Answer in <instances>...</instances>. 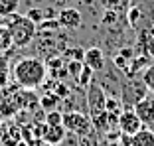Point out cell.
Returning <instances> with one entry per match:
<instances>
[{"label":"cell","instance_id":"1","mask_svg":"<svg viewBox=\"0 0 154 146\" xmlns=\"http://www.w3.org/2000/svg\"><path fill=\"white\" fill-rule=\"evenodd\" d=\"M12 77L20 89H36L48 77V65L40 57H22L14 63Z\"/></svg>","mask_w":154,"mask_h":146},{"label":"cell","instance_id":"2","mask_svg":"<svg viewBox=\"0 0 154 146\" xmlns=\"http://www.w3.org/2000/svg\"><path fill=\"white\" fill-rule=\"evenodd\" d=\"M2 24H4L10 30V34H12L14 47H26L30 41H34V38H36V34H38V24H34L28 16H20V14H16V12L6 16V20Z\"/></svg>","mask_w":154,"mask_h":146},{"label":"cell","instance_id":"3","mask_svg":"<svg viewBox=\"0 0 154 146\" xmlns=\"http://www.w3.org/2000/svg\"><path fill=\"white\" fill-rule=\"evenodd\" d=\"M61 124H63L65 130H69L71 134H75L77 138L85 136L87 132L93 130V124H91V119L87 114L79 113V111H65L63 119H61Z\"/></svg>","mask_w":154,"mask_h":146},{"label":"cell","instance_id":"4","mask_svg":"<svg viewBox=\"0 0 154 146\" xmlns=\"http://www.w3.org/2000/svg\"><path fill=\"white\" fill-rule=\"evenodd\" d=\"M87 109H89L91 119L101 114L103 111H107V95H105L103 87L93 79V81L87 85Z\"/></svg>","mask_w":154,"mask_h":146},{"label":"cell","instance_id":"5","mask_svg":"<svg viewBox=\"0 0 154 146\" xmlns=\"http://www.w3.org/2000/svg\"><path fill=\"white\" fill-rule=\"evenodd\" d=\"M148 95V89L146 85L142 83V79H128L127 83H122V101L127 103V109H132V107L138 103L140 99Z\"/></svg>","mask_w":154,"mask_h":146},{"label":"cell","instance_id":"6","mask_svg":"<svg viewBox=\"0 0 154 146\" xmlns=\"http://www.w3.org/2000/svg\"><path fill=\"white\" fill-rule=\"evenodd\" d=\"M142 128V123L138 119V114L134 113V109H125L119 113V130L122 136H132Z\"/></svg>","mask_w":154,"mask_h":146},{"label":"cell","instance_id":"7","mask_svg":"<svg viewBox=\"0 0 154 146\" xmlns=\"http://www.w3.org/2000/svg\"><path fill=\"white\" fill-rule=\"evenodd\" d=\"M132 109L138 114L142 126H146L148 130L154 132V95H146L144 99H140Z\"/></svg>","mask_w":154,"mask_h":146},{"label":"cell","instance_id":"8","mask_svg":"<svg viewBox=\"0 0 154 146\" xmlns=\"http://www.w3.org/2000/svg\"><path fill=\"white\" fill-rule=\"evenodd\" d=\"M40 136L45 144L55 146V144H61L65 140V128L63 124H57V126H51V124H44L40 128Z\"/></svg>","mask_w":154,"mask_h":146},{"label":"cell","instance_id":"9","mask_svg":"<svg viewBox=\"0 0 154 146\" xmlns=\"http://www.w3.org/2000/svg\"><path fill=\"white\" fill-rule=\"evenodd\" d=\"M136 50H138L140 55L154 57V34L150 32L148 28H146V30H140V34L136 38Z\"/></svg>","mask_w":154,"mask_h":146},{"label":"cell","instance_id":"10","mask_svg":"<svg viewBox=\"0 0 154 146\" xmlns=\"http://www.w3.org/2000/svg\"><path fill=\"white\" fill-rule=\"evenodd\" d=\"M22 111L18 101V93H12V95L0 97V117H14Z\"/></svg>","mask_w":154,"mask_h":146},{"label":"cell","instance_id":"11","mask_svg":"<svg viewBox=\"0 0 154 146\" xmlns=\"http://www.w3.org/2000/svg\"><path fill=\"white\" fill-rule=\"evenodd\" d=\"M83 63L87 67H91L93 71H103L105 69V55L99 47H89L85 50V57H83Z\"/></svg>","mask_w":154,"mask_h":146},{"label":"cell","instance_id":"12","mask_svg":"<svg viewBox=\"0 0 154 146\" xmlns=\"http://www.w3.org/2000/svg\"><path fill=\"white\" fill-rule=\"evenodd\" d=\"M57 22L63 28H77L81 26V14L75 8H65L57 14Z\"/></svg>","mask_w":154,"mask_h":146},{"label":"cell","instance_id":"13","mask_svg":"<svg viewBox=\"0 0 154 146\" xmlns=\"http://www.w3.org/2000/svg\"><path fill=\"white\" fill-rule=\"evenodd\" d=\"M128 146H154V132L142 126L132 136H128Z\"/></svg>","mask_w":154,"mask_h":146},{"label":"cell","instance_id":"14","mask_svg":"<svg viewBox=\"0 0 154 146\" xmlns=\"http://www.w3.org/2000/svg\"><path fill=\"white\" fill-rule=\"evenodd\" d=\"M109 120H111L109 111H103L101 114H97V117H93V119H91V124H93V128H95L99 134H103V132H107V130H109Z\"/></svg>","mask_w":154,"mask_h":146},{"label":"cell","instance_id":"15","mask_svg":"<svg viewBox=\"0 0 154 146\" xmlns=\"http://www.w3.org/2000/svg\"><path fill=\"white\" fill-rule=\"evenodd\" d=\"M12 34L10 30L4 26V24H0V53H8L12 50Z\"/></svg>","mask_w":154,"mask_h":146},{"label":"cell","instance_id":"16","mask_svg":"<svg viewBox=\"0 0 154 146\" xmlns=\"http://www.w3.org/2000/svg\"><path fill=\"white\" fill-rule=\"evenodd\" d=\"M10 79V63L8 53H0V87H6Z\"/></svg>","mask_w":154,"mask_h":146},{"label":"cell","instance_id":"17","mask_svg":"<svg viewBox=\"0 0 154 146\" xmlns=\"http://www.w3.org/2000/svg\"><path fill=\"white\" fill-rule=\"evenodd\" d=\"M20 6V0H0V16L6 18L10 14H14Z\"/></svg>","mask_w":154,"mask_h":146},{"label":"cell","instance_id":"18","mask_svg":"<svg viewBox=\"0 0 154 146\" xmlns=\"http://www.w3.org/2000/svg\"><path fill=\"white\" fill-rule=\"evenodd\" d=\"M142 83L146 85V89H148V93H154V61L148 65V67L142 71Z\"/></svg>","mask_w":154,"mask_h":146},{"label":"cell","instance_id":"19","mask_svg":"<svg viewBox=\"0 0 154 146\" xmlns=\"http://www.w3.org/2000/svg\"><path fill=\"white\" fill-rule=\"evenodd\" d=\"M97 130L93 128L91 132H87L85 136H79L77 138V142H79V146H99V140H97Z\"/></svg>","mask_w":154,"mask_h":146},{"label":"cell","instance_id":"20","mask_svg":"<svg viewBox=\"0 0 154 146\" xmlns=\"http://www.w3.org/2000/svg\"><path fill=\"white\" fill-rule=\"evenodd\" d=\"M59 103V97L55 95V93H50V95H45L44 99L40 101V105L44 107V109H48V111H54V107Z\"/></svg>","mask_w":154,"mask_h":146},{"label":"cell","instance_id":"21","mask_svg":"<svg viewBox=\"0 0 154 146\" xmlns=\"http://www.w3.org/2000/svg\"><path fill=\"white\" fill-rule=\"evenodd\" d=\"M77 81H79V85H83V87H87L91 81H93V69L91 67H83V71L79 73V77H77Z\"/></svg>","mask_w":154,"mask_h":146},{"label":"cell","instance_id":"22","mask_svg":"<svg viewBox=\"0 0 154 146\" xmlns=\"http://www.w3.org/2000/svg\"><path fill=\"white\" fill-rule=\"evenodd\" d=\"M61 119H63V113H57V111H48V114H45V124L57 126V124H61Z\"/></svg>","mask_w":154,"mask_h":146},{"label":"cell","instance_id":"23","mask_svg":"<svg viewBox=\"0 0 154 146\" xmlns=\"http://www.w3.org/2000/svg\"><path fill=\"white\" fill-rule=\"evenodd\" d=\"M83 67H85V63H83V61H67V73L69 75H73V77H79V73L83 71Z\"/></svg>","mask_w":154,"mask_h":146},{"label":"cell","instance_id":"24","mask_svg":"<svg viewBox=\"0 0 154 146\" xmlns=\"http://www.w3.org/2000/svg\"><path fill=\"white\" fill-rule=\"evenodd\" d=\"M65 57H67L69 61H83V57H85V50H81V47L67 50V51H65Z\"/></svg>","mask_w":154,"mask_h":146},{"label":"cell","instance_id":"25","mask_svg":"<svg viewBox=\"0 0 154 146\" xmlns=\"http://www.w3.org/2000/svg\"><path fill=\"white\" fill-rule=\"evenodd\" d=\"M26 16H28L30 20H32L34 24H40V22H44V20H45V14H44V10H40V8H32L30 12L26 14Z\"/></svg>","mask_w":154,"mask_h":146},{"label":"cell","instance_id":"26","mask_svg":"<svg viewBox=\"0 0 154 146\" xmlns=\"http://www.w3.org/2000/svg\"><path fill=\"white\" fill-rule=\"evenodd\" d=\"M128 18H131V24H132V26H136V24L140 22V18H142L140 8H138V6H132L131 12H128Z\"/></svg>","mask_w":154,"mask_h":146},{"label":"cell","instance_id":"27","mask_svg":"<svg viewBox=\"0 0 154 146\" xmlns=\"http://www.w3.org/2000/svg\"><path fill=\"white\" fill-rule=\"evenodd\" d=\"M54 91H55V95H57L59 99H63V97H67V95H69V89H67V87L63 85V83H57Z\"/></svg>","mask_w":154,"mask_h":146},{"label":"cell","instance_id":"28","mask_svg":"<svg viewBox=\"0 0 154 146\" xmlns=\"http://www.w3.org/2000/svg\"><path fill=\"white\" fill-rule=\"evenodd\" d=\"M115 18H117V14H115V12H105L103 22H105V24H113V22H115Z\"/></svg>","mask_w":154,"mask_h":146},{"label":"cell","instance_id":"29","mask_svg":"<svg viewBox=\"0 0 154 146\" xmlns=\"http://www.w3.org/2000/svg\"><path fill=\"white\" fill-rule=\"evenodd\" d=\"M148 30H150V32L154 34V20H152V24H150V28H148Z\"/></svg>","mask_w":154,"mask_h":146},{"label":"cell","instance_id":"30","mask_svg":"<svg viewBox=\"0 0 154 146\" xmlns=\"http://www.w3.org/2000/svg\"><path fill=\"white\" fill-rule=\"evenodd\" d=\"M16 146H28V144H26V142H22V140H20V142H18Z\"/></svg>","mask_w":154,"mask_h":146},{"label":"cell","instance_id":"31","mask_svg":"<svg viewBox=\"0 0 154 146\" xmlns=\"http://www.w3.org/2000/svg\"><path fill=\"white\" fill-rule=\"evenodd\" d=\"M0 136H2V128H0Z\"/></svg>","mask_w":154,"mask_h":146}]
</instances>
